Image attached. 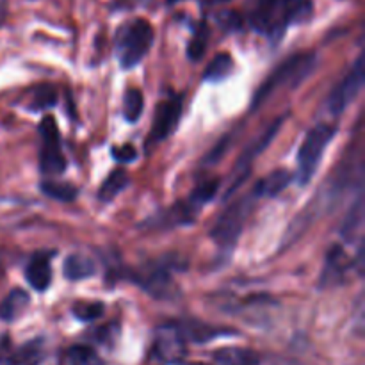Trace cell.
Wrapping results in <instances>:
<instances>
[{"label":"cell","mask_w":365,"mask_h":365,"mask_svg":"<svg viewBox=\"0 0 365 365\" xmlns=\"http://www.w3.org/2000/svg\"><path fill=\"white\" fill-rule=\"evenodd\" d=\"M312 0H257L250 11V27L271 41H280L291 25L310 20Z\"/></svg>","instance_id":"6da1fadb"},{"label":"cell","mask_w":365,"mask_h":365,"mask_svg":"<svg viewBox=\"0 0 365 365\" xmlns=\"http://www.w3.org/2000/svg\"><path fill=\"white\" fill-rule=\"evenodd\" d=\"M316 66V56L309 52L296 53V56L289 57L284 63L278 64L269 77L262 82L259 89H257L255 96L252 100V110H257L262 106L266 100H269L278 89L284 88H296L302 84L307 77L314 71Z\"/></svg>","instance_id":"7a4b0ae2"},{"label":"cell","mask_w":365,"mask_h":365,"mask_svg":"<svg viewBox=\"0 0 365 365\" xmlns=\"http://www.w3.org/2000/svg\"><path fill=\"white\" fill-rule=\"evenodd\" d=\"M153 45V27L145 18H134L116 32V53L120 66L130 70L143 61Z\"/></svg>","instance_id":"3957f363"},{"label":"cell","mask_w":365,"mask_h":365,"mask_svg":"<svg viewBox=\"0 0 365 365\" xmlns=\"http://www.w3.org/2000/svg\"><path fill=\"white\" fill-rule=\"evenodd\" d=\"M335 132L337 128L331 125H317L305 135L298 152V171L294 173V178L299 185H307L312 180Z\"/></svg>","instance_id":"277c9868"},{"label":"cell","mask_w":365,"mask_h":365,"mask_svg":"<svg viewBox=\"0 0 365 365\" xmlns=\"http://www.w3.org/2000/svg\"><path fill=\"white\" fill-rule=\"evenodd\" d=\"M253 198L255 196L252 192V195L235 200L216 220L212 230H210V239L220 246L221 252L230 253L235 248L239 235H241L242 228H245L246 217H248L250 210H252Z\"/></svg>","instance_id":"5b68a950"},{"label":"cell","mask_w":365,"mask_h":365,"mask_svg":"<svg viewBox=\"0 0 365 365\" xmlns=\"http://www.w3.org/2000/svg\"><path fill=\"white\" fill-rule=\"evenodd\" d=\"M41 134V155H39V168L43 175H61L66 170V159L61 150V134L56 120L52 116H45L39 125Z\"/></svg>","instance_id":"8992f818"},{"label":"cell","mask_w":365,"mask_h":365,"mask_svg":"<svg viewBox=\"0 0 365 365\" xmlns=\"http://www.w3.org/2000/svg\"><path fill=\"white\" fill-rule=\"evenodd\" d=\"M365 82V66H364V56H360L355 61V64L351 66V70L348 71L344 78L339 82L334 88V91L330 93V98H328V110H330L334 116H341L346 109H348L349 103L359 96V93L362 91Z\"/></svg>","instance_id":"52a82bcc"},{"label":"cell","mask_w":365,"mask_h":365,"mask_svg":"<svg viewBox=\"0 0 365 365\" xmlns=\"http://www.w3.org/2000/svg\"><path fill=\"white\" fill-rule=\"evenodd\" d=\"M282 123H284V118H278V120H274L273 123H271L269 127H267V130H264L262 134H260L259 138H257L255 141L252 143V145L246 146L245 152L241 153V157H239L237 163H235V175H237V177H235L234 184H232L230 189H228L227 196H230L232 192H234L235 189H237L239 185H241L242 182H245L246 178H248L250 168H252V164L255 163L257 157H259L260 153H262L264 150H266L267 146H269L271 143H273V139L277 138L278 130H280V128H282Z\"/></svg>","instance_id":"ba28073f"},{"label":"cell","mask_w":365,"mask_h":365,"mask_svg":"<svg viewBox=\"0 0 365 365\" xmlns=\"http://www.w3.org/2000/svg\"><path fill=\"white\" fill-rule=\"evenodd\" d=\"M182 116V96L175 95L157 106L155 116H153L152 128L148 134V143H160L170 138L178 127Z\"/></svg>","instance_id":"9c48e42d"},{"label":"cell","mask_w":365,"mask_h":365,"mask_svg":"<svg viewBox=\"0 0 365 365\" xmlns=\"http://www.w3.org/2000/svg\"><path fill=\"white\" fill-rule=\"evenodd\" d=\"M134 280L143 291L148 292L155 299H175L180 294L178 285L175 284L166 267H153V269L143 271Z\"/></svg>","instance_id":"30bf717a"},{"label":"cell","mask_w":365,"mask_h":365,"mask_svg":"<svg viewBox=\"0 0 365 365\" xmlns=\"http://www.w3.org/2000/svg\"><path fill=\"white\" fill-rule=\"evenodd\" d=\"M185 341L178 331L177 324H164L155 334V344L153 353L157 359L164 364L182 362V356L185 355Z\"/></svg>","instance_id":"8fae6325"},{"label":"cell","mask_w":365,"mask_h":365,"mask_svg":"<svg viewBox=\"0 0 365 365\" xmlns=\"http://www.w3.org/2000/svg\"><path fill=\"white\" fill-rule=\"evenodd\" d=\"M25 278L34 291L45 292L52 284L50 253H36L25 267Z\"/></svg>","instance_id":"7c38bea8"},{"label":"cell","mask_w":365,"mask_h":365,"mask_svg":"<svg viewBox=\"0 0 365 365\" xmlns=\"http://www.w3.org/2000/svg\"><path fill=\"white\" fill-rule=\"evenodd\" d=\"M292 180H294V173L291 170L278 168V170H273L269 175H266L262 180L257 182L253 196L255 198H274L282 191H285L292 184Z\"/></svg>","instance_id":"4fadbf2b"},{"label":"cell","mask_w":365,"mask_h":365,"mask_svg":"<svg viewBox=\"0 0 365 365\" xmlns=\"http://www.w3.org/2000/svg\"><path fill=\"white\" fill-rule=\"evenodd\" d=\"M178 331L184 337V341H192V342H209L212 339L220 337V335L234 334L232 330H225V328L210 327V324L200 323V321H185V323L177 324Z\"/></svg>","instance_id":"5bb4252c"},{"label":"cell","mask_w":365,"mask_h":365,"mask_svg":"<svg viewBox=\"0 0 365 365\" xmlns=\"http://www.w3.org/2000/svg\"><path fill=\"white\" fill-rule=\"evenodd\" d=\"M63 273L70 282L86 280V278H91L96 273V264L91 257L73 253V255L66 257V260H64Z\"/></svg>","instance_id":"9a60e30c"},{"label":"cell","mask_w":365,"mask_h":365,"mask_svg":"<svg viewBox=\"0 0 365 365\" xmlns=\"http://www.w3.org/2000/svg\"><path fill=\"white\" fill-rule=\"evenodd\" d=\"M29 303H31V298H29V294L24 289H13L0 302V319L6 321V323H13L25 312Z\"/></svg>","instance_id":"2e32d148"},{"label":"cell","mask_w":365,"mask_h":365,"mask_svg":"<svg viewBox=\"0 0 365 365\" xmlns=\"http://www.w3.org/2000/svg\"><path fill=\"white\" fill-rule=\"evenodd\" d=\"M346 255L342 252V248L335 246L331 248V252L328 253L327 264H324L323 277H321V285L323 287H330V285H335L337 282H341L344 278L346 273Z\"/></svg>","instance_id":"e0dca14e"},{"label":"cell","mask_w":365,"mask_h":365,"mask_svg":"<svg viewBox=\"0 0 365 365\" xmlns=\"http://www.w3.org/2000/svg\"><path fill=\"white\" fill-rule=\"evenodd\" d=\"M217 365H260L259 353L246 348H223L214 353Z\"/></svg>","instance_id":"ac0fdd59"},{"label":"cell","mask_w":365,"mask_h":365,"mask_svg":"<svg viewBox=\"0 0 365 365\" xmlns=\"http://www.w3.org/2000/svg\"><path fill=\"white\" fill-rule=\"evenodd\" d=\"M234 57L228 52H220L207 64L205 71H203V78L207 82H214L216 84V82H221L230 77L234 73Z\"/></svg>","instance_id":"d6986e66"},{"label":"cell","mask_w":365,"mask_h":365,"mask_svg":"<svg viewBox=\"0 0 365 365\" xmlns=\"http://www.w3.org/2000/svg\"><path fill=\"white\" fill-rule=\"evenodd\" d=\"M45 359V342L41 339L27 342L14 351L9 359L11 365H39Z\"/></svg>","instance_id":"ffe728a7"},{"label":"cell","mask_w":365,"mask_h":365,"mask_svg":"<svg viewBox=\"0 0 365 365\" xmlns=\"http://www.w3.org/2000/svg\"><path fill=\"white\" fill-rule=\"evenodd\" d=\"M128 185V175L125 170H114L109 177L103 180V184L98 189V200L100 202H113L121 191Z\"/></svg>","instance_id":"44dd1931"},{"label":"cell","mask_w":365,"mask_h":365,"mask_svg":"<svg viewBox=\"0 0 365 365\" xmlns=\"http://www.w3.org/2000/svg\"><path fill=\"white\" fill-rule=\"evenodd\" d=\"M145 109V96L138 88H130L123 95V118L128 123H135L143 116Z\"/></svg>","instance_id":"7402d4cb"},{"label":"cell","mask_w":365,"mask_h":365,"mask_svg":"<svg viewBox=\"0 0 365 365\" xmlns=\"http://www.w3.org/2000/svg\"><path fill=\"white\" fill-rule=\"evenodd\" d=\"M41 191L45 192L48 198L57 200V202H73L78 195V189L75 187V185L68 184V182H56V180L43 182Z\"/></svg>","instance_id":"603a6c76"},{"label":"cell","mask_w":365,"mask_h":365,"mask_svg":"<svg viewBox=\"0 0 365 365\" xmlns=\"http://www.w3.org/2000/svg\"><path fill=\"white\" fill-rule=\"evenodd\" d=\"M217 189H220V182H217V178H212V180L202 182V184L196 185L195 191L191 192V196H189L187 203L191 207H195L196 210H198L200 207H203V205H205V203L212 202L214 196L217 195Z\"/></svg>","instance_id":"cb8c5ba5"},{"label":"cell","mask_w":365,"mask_h":365,"mask_svg":"<svg viewBox=\"0 0 365 365\" xmlns=\"http://www.w3.org/2000/svg\"><path fill=\"white\" fill-rule=\"evenodd\" d=\"M362 216H364L362 196H360V198L356 200L355 205H353V209L348 212V216H346L344 223H342L341 235L346 239V241H353L356 232L360 230V227H362Z\"/></svg>","instance_id":"d4e9b609"},{"label":"cell","mask_w":365,"mask_h":365,"mask_svg":"<svg viewBox=\"0 0 365 365\" xmlns=\"http://www.w3.org/2000/svg\"><path fill=\"white\" fill-rule=\"evenodd\" d=\"M70 365H103L96 351L89 346L75 344L66 353Z\"/></svg>","instance_id":"484cf974"},{"label":"cell","mask_w":365,"mask_h":365,"mask_svg":"<svg viewBox=\"0 0 365 365\" xmlns=\"http://www.w3.org/2000/svg\"><path fill=\"white\" fill-rule=\"evenodd\" d=\"M106 307L102 302H81L73 307V316L82 323H93L103 316Z\"/></svg>","instance_id":"4316f807"},{"label":"cell","mask_w":365,"mask_h":365,"mask_svg":"<svg viewBox=\"0 0 365 365\" xmlns=\"http://www.w3.org/2000/svg\"><path fill=\"white\" fill-rule=\"evenodd\" d=\"M57 103V91L48 84H43L36 89L34 96H32V102L29 103V109L31 110H43L50 109Z\"/></svg>","instance_id":"83f0119b"},{"label":"cell","mask_w":365,"mask_h":365,"mask_svg":"<svg viewBox=\"0 0 365 365\" xmlns=\"http://www.w3.org/2000/svg\"><path fill=\"white\" fill-rule=\"evenodd\" d=\"M207 39H209V31H207L205 24H200V27L195 31V36H192L191 43H189L187 46L189 59L192 61L202 59L207 48Z\"/></svg>","instance_id":"f1b7e54d"},{"label":"cell","mask_w":365,"mask_h":365,"mask_svg":"<svg viewBox=\"0 0 365 365\" xmlns=\"http://www.w3.org/2000/svg\"><path fill=\"white\" fill-rule=\"evenodd\" d=\"M217 24L225 29V31H237L241 29V16L234 11H223L216 16Z\"/></svg>","instance_id":"f546056e"},{"label":"cell","mask_w":365,"mask_h":365,"mask_svg":"<svg viewBox=\"0 0 365 365\" xmlns=\"http://www.w3.org/2000/svg\"><path fill=\"white\" fill-rule=\"evenodd\" d=\"M113 157L121 164H128L132 160L138 159V152L132 145H123V146H114L113 148Z\"/></svg>","instance_id":"4dcf8cb0"},{"label":"cell","mask_w":365,"mask_h":365,"mask_svg":"<svg viewBox=\"0 0 365 365\" xmlns=\"http://www.w3.org/2000/svg\"><path fill=\"white\" fill-rule=\"evenodd\" d=\"M180 365H209V364H203V362H189V364H180Z\"/></svg>","instance_id":"1f68e13d"}]
</instances>
